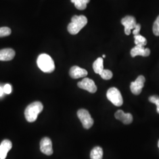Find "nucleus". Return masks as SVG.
I'll use <instances>...</instances> for the list:
<instances>
[{
	"instance_id": "9b49d317",
	"label": "nucleus",
	"mask_w": 159,
	"mask_h": 159,
	"mask_svg": "<svg viewBox=\"0 0 159 159\" xmlns=\"http://www.w3.org/2000/svg\"><path fill=\"white\" fill-rule=\"evenodd\" d=\"M116 119L120 120L125 125H129L133 121V116L130 113H125L123 110H119L116 112L114 114Z\"/></svg>"
},
{
	"instance_id": "aec40b11",
	"label": "nucleus",
	"mask_w": 159,
	"mask_h": 159,
	"mask_svg": "<svg viewBox=\"0 0 159 159\" xmlns=\"http://www.w3.org/2000/svg\"><path fill=\"white\" fill-rule=\"evenodd\" d=\"M11 33V30L9 27H4L0 28V37H4L10 35Z\"/></svg>"
},
{
	"instance_id": "4be33fe9",
	"label": "nucleus",
	"mask_w": 159,
	"mask_h": 159,
	"mask_svg": "<svg viewBox=\"0 0 159 159\" xmlns=\"http://www.w3.org/2000/svg\"><path fill=\"white\" fill-rule=\"evenodd\" d=\"M153 31L155 35L159 36V16L154 21L153 26Z\"/></svg>"
},
{
	"instance_id": "6e6552de",
	"label": "nucleus",
	"mask_w": 159,
	"mask_h": 159,
	"mask_svg": "<svg viewBox=\"0 0 159 159\" xmlns=\"http://www.w3.org/2000/svg\"><path fill=\"white\" fill-rule=\"evenodd\" d=\"M77 85L80 89L87 90L91 93H96L97 90L96 85L94 81L89 78H84L81 81L78 83Z\"/></svg>"
},
{
	"instance_id": "412c9836",
	"label": "nucleus",
	"mask_w": 159,
	"mask_h": 159,
	"mask_svg": "<svg viewBox=\"0 0 159 159\" xmlns=\"http://www.w3.org/2000/svg\"><path fill=\"white\" fill-rule=\"evenodd\" d=\"M148 100L150 102L154 103L157 106V112L159 114V97L156 95L150 96L148 98Z\"/></svg>"
},
{
	"instance_id": "4468645a",
	"label": "nucleus",
	"mask_w": 159,
	"mask_h": 159,
	"mask_svg": "<svg viewBox=\"0 0 159 159\" xmlns=\"http://www.w3.org/2000/svg\"><path fill=\"white\" fill-rule=\"evenodd\" d=\"M15 51L12 48H4L0 50V61H10L15 57Z\"/></svg>"
},
{
	"instance_id": "6ab92c4d",
	"label": "nucleus",
	"mask_w": 159,
	"mask_h": 159,
	"mask_svg": "<svg viewBox=\"0 0 159 159\" xmlns=\"http://www.w3.org/2000/svg\"><path fill=\"white\" fill-rule=\"evenodd\" d=\"M99 74L100 75V76L102 79L106 80H110L113 77V73L109 70H104V69Z\"/></svg>"
},
{
	"instance_id": "39448f33",
	"label": "nucleus",
	"mask_w": 159,
	"mask_h": 159,
	"mask_svg": "<svg viewBox=\"0 0 159 159\" xmlns=\"http://www.w3.org/2000/svg\"><path fill=\"white\" fill-rule=\"evenodd\" d=\"M77 116L80 120L83 127L85 129H89L94 124V120L90 114L85 109H80L77 111Z\"/></svg>"
},
{
	"instance_id": "5701e85b",
	"label": "nucleus",
	"mask_w": 159,
	"mask_h": 159,
	"mask_svg": "<svg viewBox=\"0 0 159 159\" xmlns=\"http://www.w3.org/2000/svg\"><path fill=\"white\" fill-rule=\"evenodd\" d=\"M3 89H4V93H5L6 94H10V93H11V86L10 84H7L4 85V87H3Z\"/></svg>"
},
{
	"instance_id": "dca6fc26",
	"label": "nucleus",
	"mask_w": 159,
	"mask_h": 159,
	"mask_svg": "<svg viewBox=\"0 0 159 159\" xmlns=\"http://www.w3.org/2000/svg\"><path fill=\"white\" fill-rule=\"evenodd\" d=\"M93 68L96 74H100L104 70L103 59L102 58H98L93 64Z\"/></svg>"
},
{
	"instance_id": "f3484780",
	"label": "nucleus",
	"mask_w": 159,
	"mask_h": 159,
	"mask_svg": "<svg viewBox=\"0 0 159 159\" xmlns=\"http://www.w3.org/2000/svg\"><path fill=\"white\" fill-rule=\"evenodd\" d=\"M90 0H71L74 3L75 8L79 10H84L87 7V4Z\"/></svg>"
},
{
	"instance_id": "393cba45",
	"label": "nucleus",
	"mask_w": 159,
	"mask_h": 159,
	"mask_svg": "<svg viewBox=\"0 0 159 159\" xmlns=\"http://www.w3.org/2000/svg\"><path fill=\"white\" fill-rule=\"evenodd\" d=\"M4 93V89L0 86V97H1L2 95H3Z\"/></svg>"
},
{
	"instance_id": "1a4fd4ad",
	"label": "nucleus",
	"mask_w": 159,
	"mask_h": 159,
	"mask_svg": "<svg viewBox=\"0 0 159 159\" xmlns=\"http://www.w3.org/2000/svg\"><path fill=\"white\" fill-rule=\"evenodd\" d=\"M40 150L43 153L47 156H50L53 153L52 142L48 137H44L41 140Z\"/></svg>"
},
{
	"instance_id": "b1692460",
	"label": "nucleus",
	"mask_w": 159,
	"mask_h": 159,
	"mask_svg": "<svg viewBox=\"0 0 159 159\" xmlns=\"http://www.w3.org/2000/svg\"><path fill=\"white\" fill-rule=\"evenodd\" d=\"M141 30V25L140 24H137L136 27H135V29L133 30V34L134 35H138L140 33V31Z\"/></svg>"
},
{
	"instance_id": "9d476101",
	"label": "nucleus",
	"mask_w": 159,
	"mask_h": 159,
	"mask_svg": "<svg viewBox=\"0 0 159 159\" xmlns=\"http://www.w3.org/2000/svg\"><path fill=\"white\" fill-rule=\"evenodd\" d=\"M69 74L71 78L77 79L82 77H85L87 75L88 73L85 69L80 68V67L75 66L70 68Z\"/></svg>"
},
{
	"instance_id": "0eeeda50",
	"label": "nucleus",
	"mask_w": 159,
	"mask_h": 159,
	"mask_svg": "<svg viewBox=\"0 0 159 159\" xmlns=\"http://www.w3.org/2000/svg\"><path fill=\"white\" fill-rule=\"evenodd\" d=\"M145 78L143 75H139L136 81L131 82L130 85L131 91L135 95H139L142 91L145 83Z\"/></svg>"
},
{
	"instance_id": "2eb2a0df",
	"label": "nucleus",
	"mask_w": 159,
	"mask_h": 159,
	"mask_svg": "<svg viewBox=\"0 0 159 159\" xmlns=\"http://www.w3.org/2000/svg\"><path fill=\"white\" fill-rule=\"evenodd\" d=\"M103 156V151L102 148L97 146L93 148L90 153L91 159H102Z\"/></svg>"
},
{
	"instance_id": "7ed1b4c3",
	"label": "nucleus",
	"mask_w": 159,
	"mask_h": 159,
	"mask_svg": "<svg viewBox=\"0 0 159 159\" xmlns=\"http://www.w3.org/2000/svg\"><path fill=\"white\" fill-rule=\"evenodd\" d=\"M37 63L38 67L44 73H50L55 70V64L53 60L47 54H41L38 57Z\"/></svg>"
},
{
	"instance_id": "423d86ee",
	"label": "nucleus",
	"mask_w": 159,
	"mask_h": 159,
	"mask_svg": "<svg viewBox=\"0 0 159 159\" xmlns=\"http://www.w3.org/2000/svg\"><path fill=\"white\" fill-rule=\"evenodd\" d=\"M121 24L125 26V33L127 35H130L131 30H134L136 27V18L133 16H127L121 20Z\"/></svg>"
},
{
	"instance_id": "f257e3e1",
	"label": "nucleus",
	"mask_w": 159,
	"mask_h": 159,
	"mask_svg": "<svg viewBox=\"0 0 159 159\" xmlns=\"http://www.w3.org/2000/svg\"><path fill=\"white\" fill-rule=\"evenodd\" d=\"M43 105L40 102H35L29 105L25 108L24 115L27 121L32 123L35 121L39 114L43 111Z\"/></svg>"
},
{
	"instance_id": "ddd939ff",
	"label": "nucleus",
	"mask_w": 159,
	"mask_h": 159,
	"mask_svg": "<svg viewBox=\"0 0 159 159\" xmlns=\"http://www.w3.org/2000/svg\"><path fill=\"white\" fill-rule=\"evenodd\" d=\"M12 146V143L9 140H4L1 142L0 144V159H6Z\"/></svg>"
},
{
	"instance_id": "a878e982",
	"label": "nucleus",
	"mask_w": 159,
	"mask_h": 159,
	"mask_svg": "<svg viewBox=\"0 0 159 159\" xmlns=\"http://www.w3.org/2000/svg\"><path fill=\"white\" fill-rule=\"evenodd\" d=\"M102 57H103V58H105V57H106V55H103Z\"/></svg>"
},
{
	"instance_id": "a211bd4d",
	"label": "nucleus",
	"mask_w": 159,
	"mask_h": 159,
	"mask_svg": "<svg viewBox=\"0 0 159 159\" xmlns=\"http://www.w3.org/2000/svg\"><path fill=\"white\" fill-rule=\"evenodd\" d=\"M134 43L136 46H146L148 43V41L145 37H144L142 35L138 34L134 36Z\"/></svg>"
},
{
	"instance_id": "f03ea898",
	"label": "nucleus",
	"mask_w": 159,
	"mask_h": 159,
	"mask_svg": "<svg viewBox=\"0 0 159 159\" xmlns=\"http://www.w3.org/2000/svg\"><path fill=\"white\" fill-rule=\"evenodd\" d=\"M87 24V18L84 16H74L71 18V22L68 25V31L72 35L78 34Z\"/></svg>"
},
{
	"instance_id": "f8f14e48",
	"label": "nucleus",
	"mask_w": 159,
	"mask_h": 159,
	"mask_svg": "<svg viewBox=\"0 0 159 159\" xmlns=\"http://www.w3.org/2000/svg\"><path fill=\"white\" fill-rule=\"evenodd\" d=\"M130 54L132 57L137 56L148 57L150 54V50L148 48H145L143 46H136L131 50Z\"/></svg>"
},
{
	"instance_id": "bb28decb",
	"label": "nucleus",
	"mask_w": 159,
	"mask_h": 159,
	"mask_svg": "<svg viewBox=\"0 0 159 159\" xmlns=\"http://www.w3.org/2000/svg\"><path fill=\"white\" fill-rule=\"evenodd\" d=\"M158 147H159V142H158Z\"/></svg>"
},
{
	"instance_id": "20e7f679",
	"label": "nucleus",
	"mask_w": 159,
	"mask_h": 159,
	"mask_svg": "<svg viewBox=\"0 0 159 159\" xmlns=\"http://www.w3.org/2000/svg\"><path fill=\"white\" fill-rule=\"evenodd\" d=\"M107 97L108 100L116 106H121L123 103V99L120 91L116 87L109 89L107 92Z\"/></svg>"
}]
</instances>
